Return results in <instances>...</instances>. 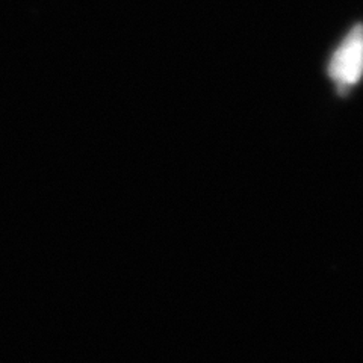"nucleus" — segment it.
<instances>
[{"label": "nucleus", "instance_id": "1", "mask_svg": "<svg viewBox=\"0 0 363 363\" xmlns=\"http://www.w3.org/2000/svg\"><path fill=\"white\" fill-rule=\"evenodd\" d=\"M328 74L339 88H348L359 82L363 74V25L351 29L339 45L328 65Z\"/></svg>", "mask_w": 363, "mask_h": 363}]
</instances>
